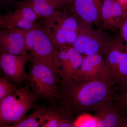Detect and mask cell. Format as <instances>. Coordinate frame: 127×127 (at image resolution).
Instances as JSON below:
<instances>
[{"label": "cell", "mask_w": 127, "mask_h": 127, "mask_svg": "<svg viewBox=\"0 0 127 127\" xmlns=\"http://www.w3.org/2000/svg\"><path fill=\"white\" fill-rule=\"evenodd\" d=\"M77 38L72 45L82 56L102 55L112 38L103 29L79 22Z\"/></svg>", "instance_id": "cell-7"}, {"label": "cell", "mask_w": 127, "mask_h": 127, "mask_svg": "<svg viewBox=\"0 0 127 127\" xmlns=\"http://www.w3.org/2000/svg\"><path fill=\"white\" fill-rule=\"evenodd\" d=\"M30 56L0 53V65L4 77L16 85L21 86L27 79L26 66Z\"/></svg>", "instance_id": "cell-10"}, {"label": "cell", "mask_w": 127, "mask_h": 127, "mask_svg": "<svg viewBox=\"0 0 127 127\" xmlns=\"http://www.w3.org/2000/svg\"><path fill=\"white\" fill-rule=\"evenodd\" d=\"M52 106V111L48 117L42 127H59L62 117V114L56 107Z\"/></svg>", "instance_id": "cell-19"}, {"label": "cell", "mask_w": 127, "mask_h": 127, "mask_svg": "<svg viewBox=\"0 0 127 127\" xmlns=\"http://www.w3.org/2000/svg\"><path fill=\"white\" fill-rule=\"evenodd\" d=\"M120 34L112 38L102 56L118 91L127 87V52Z\"/></svg>", "instance_id": "cell-6"}, {"label": "cell", "mask_w": 127, "mask_h": 127, "mask_svg": "<svg viewBox=\"0 0 127 127\" xmlns=\"http://www.w3.org/2000/svg\"><path fill=\"white\" fill-rule=\"evenodd\" d=\"M113 100L117 105L121 114L127 118V87L117 92Z\"/></svg>", "instance_id": "cell-18"}, {"label": "cell", "mask_w": 127, "mask_h": 127, "mask_svg": "<svg viewBox=\"0 0 127 127\" xmlns=\"http://www.w3.org/2000/svg\"><path fill=\"white\" fill-rule=\"evenodd\" d=\"M90 112L96 121L97 127H127V118L121 114L113 100L97 103Z\"/></svg>", "instance_id": "cell-11"}, {"label": "cell", "mask_w": 127, "mask_h": 127, "mask_svg": "<svg viewBox=\"0 0 127 127\" xmlns=\"http://www.w3.org/2000/svg\"><path fill=\"white\" fill-rule=\"evenodd\" d=\"M22 1L32 8L36 15L38 20L44 19L49 17L57 9L55 6L49 4H29L26 3L24 0Z\"/></svg>", "instance_id": "cell-17"}, {"label": "cell", "mask_w": 127, "mask_h": 127, "mask_svg": "<svg viewBox=\"0 0 127 127\" xmlns=\"http://www.w3.org/2000/svg\"><path fill=\"white\" fill-rule=\"evenodd\" d=\"M125 48H126V50H127V44H125Z\"/></svg>", "instance_id": "cell-27"}, {"label": "cell", "mask_w": 127, "mask_h": 127, "mask_svg": "<svg viewBox=\"0 0 127 127\" xmlns=\"http://www.w3.org/2000/svg\"><path fill=\"white\" fill-rule=\"evenodd\" d=\"M15 0H0L1 3L4 4H8L13 2Z\"/></svg>", "instance_id": "cell-26"}, {"label": "cell", "mask_w": 127, "mask_h": 127, "mask_svg": "<svg viewBox=\"0 0 127 127\" xmlns=\"http://www.w3.org/2000/svg\"><path fill=\"white\" fill-rule=\"evenodd\" d=\"M30 62L31 65L25 83L38 100H45L51 106H55L59 96L61 78L49 67L34 61Z\"/></svg>", "instance_id": "cell-4"}, {"label": "cell", "mask_w": 127, "mask_h": 127, "mask_svg": "<svg viewBox=\"0 0 127 127\" xmlns=\"http://www.w3.org/2000/svg\"><path fill=\"white\" fill-rule=\"evenodd\" d=\"M37 20L32 8L21 1L17 3L14 11L0 15V26L1 28L18 32L24 35L37 26L36 22Z\"/></svg>", "instance_id": "cell-8"}, {"label": "cell", "mask_w": 127, "mask_h": 127, "mask_svg": "<svg viewBox=\"0 0 127 127\" xmlns=\"http://www.w3.org/2000/svg\"><path fill=\"white\" fill-rule=\"evenodd\" d=\"M64 9H66L74 1V0H59Z\"/></svg>", "instance_id": "cell-24"}, {"label": "cell", "mask_w": 127, "mask_h": 127, "mask_svg": "<svg viewBox=\"0 0 127 127\" xmlns=\"http://www.w3.org/2000/svg\"><path fill=\"white\" fill-rule=\"evenodd\" d=\"M127 17L124 10L116 0H103L101 10L102 28L116 32L120 30Z\"/></svg>", "instance_id": "cell-13"}, {"label": "cell", "mask_w": 127, "mask_h": 127, "mask_svg": "<svg viewBox=\"0 0 127 127\" xmlns=\"http://www.w3.org/2000/svg\"><path fill=\"white\" fill-rule=\"evenodd\" d=\"M0 52L30 56L23 34L3 28H1L0 31Z\"/></svg>", "instance_id": "cell-14"}, {"label": "cell", "mask_w": 127, "mask_h": 127, "mask_svg": "<svg viewBox=\"0 0 127 127\" xmlns=\"http://www.w3.org/2000/svg\"><path fill=\"white\" fill-rule=\"evenodd\" d=\"M62 114V117L59 123V127H75L74 120L71 119L68 116L64 114Z\"/></svg>", "instance_id": "cell-22"}, {"label": "cell", "mask_w": 127, "mask_h": 127, "mask_svg": "<svg viewBox=\"0 0 127 127\" xmlns=\"http://www.w3.org/2000/svg\"><path fill=\"white\" fill-rule=\"evenodd\" d=\"M122 7L123 9L127 12V0H116Z\"/></svg>", "instance_id": "cell-25"}, {"label": "cell", "mask_w": 127, "mask_h": 127, "mask_svg": "<svg viewBox=\"0 0 127 127\" xmlns=\"http://www.w3.org/2000/svg\"><path fill=\"white\" fill-rule=\"evenodd\" d=\"M104 78L111 79L104 58L102 55L95 54L83 56L81 63L73 79L96 80Z\"/></svg>", "instance_id": "cell-12"}, {"label": "cell", "mask_w": 127, "mask_h": 127, "mask_svg": "<svg viewBox=\"0 0 127 127\" xmlns=\"http://www.w3.org/2000/svg\"><path fill=\"white\" fill-rule=\"evenodd\" d=\"M52 110L51 106L48 108L37 104L30 115L19 122L9 127H42Z\"/></svg>", "instance_id": "cell-16"}, {"label": "cell", "mask_w": 127, "mask_h": 127, "mask_svg": "<svg viewBox=\"0 0 127 127\" xmlns=\"http://www.w3.org/2000/svg\"><path fill=\"white\" fill-rule=\"evenodd\" d=\"M26 3L29 4H48L52 5L57 9H64L59 0H24Z\"/></svg>", "instance_id": "cell-21"}, {"label": "cell", "mask_w": 127, "mask_h": 127, "mask_svg": "<svg viewBox=\"0 0 127 127\" xmlns=\"http://www.w3.org/2000/svg\"><path fill=\"white\" fill-rule=\"evenodd\" d=\"M119 30V34L123 40L126 42V44H127V17L124 21Z\"/></svg>", "instance_id": "cell-23"}, {"label": "cell", "mask_w": 127, "mask_h": 127, "mask_svg": "<svg viewBox=\"0 0 127 127\" xmlns=\"http://www.w3.org/2000/svg\"><path fill=\"white\" fill-rule=\"evenodd\" d=\"M59 96L55 106L75 121L90 112L97 103L113 100L117 90L111 79L77 80L61 79Z\"/></svg>", "instance_id": "cell-1"}, {"label": "cell", "mask_w": 127, "mask_h": 127, "mask_svg": "<svg viewBox=\"0 0 127 127\" xmlns=\"http://www.w3.org/2000/svg\"><path fill=\"white\" fill-rule=\"evenodd\" d=\"M102 0H74L66 9L79 22L102 29L101 10Z\"/></svg>", "instance_id": "cell-9"}, {"label": "cell", "mask_w": 127, "mask_h": 127, "mask_svg": "<svg viewBox=\"0 0 127 127\" xmlns=\"http://www.w3.org/2000/svg\"><path fill=\"white\" fill-rule=\"evenodd\" d=\"M24 36L31 61L37 62L49 67L60 77V51L53 45L39 24L35 27L25 33Z\"/></svg>", "instance_id": "cell-5"}, {"label": "cell", "mask_w": 127, "mask_h": 127, "mask_svg": "<svg viewBox=\"0 0 127 127\" xmlns=\"http://www.w3.org/2000/svg\"><path fill=\"white\" fill-rule=\"evenodd\" d=\"M37 100L27 84L17 88L0 101V127H9L20 122L34 109Z\"/></svg>", "instance_id": "cell-3"}, {"label": "cell", "mask_w": 127, "mask_h": 127, "mask_svg": "<svg viewBox=\"0 0 127 127\" xmlns=\"http://www.w3.org/2000/svg\"><path fill=\"white\" fill-rule=\"evenodd\" d=\"M17 88L15 84L8 81L4 77L0 78V101Z\"/></svg>", "instance_id": "cell-20"}, {"label": "cell", "mask_w": 127, "mask_h": 127, "mask_svg": "<svg viewBox=\"0 0 127 127\" xmlns=\"http://www.w3.org/2000/svg\"><path fill=\"white\" fill-rule=\"evenodd\" d=\"M38 23L40 27L61 51L72 46L77 38L79 21L67 9H57L49 17Z\"/></svg>", "instance_id": "cell-2"}, {"label": "cell", "mask_w": 127, "mask_h": 127, "mask_svg": "<svg viewBox=\"0 0 127 127\" xmlns=\"http://www.w3.org/2000/svg\"><path fill=\"white\" fill-rule=\"evenodd\" d=\"M83 56L72 46L60 51L59 72L61 79H74L82 61Z\"/></svg>", "instance_id": "cell-15"}]
</instances>
